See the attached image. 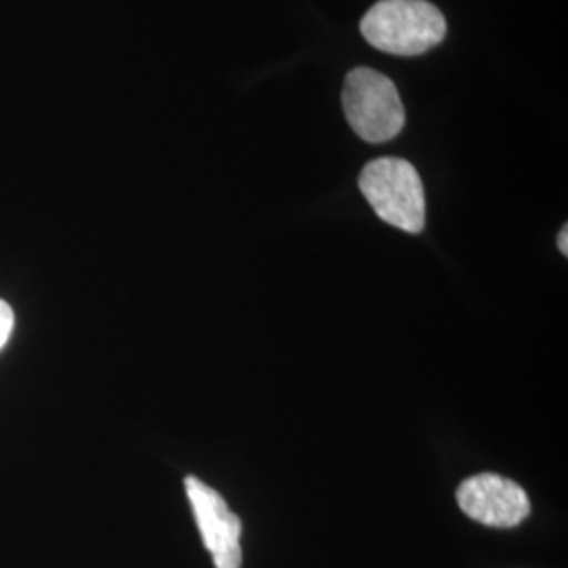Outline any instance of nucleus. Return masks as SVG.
I'll return each mask as SVG.
<instances>
[{"label":"nucleus","instance_id":"f257e3e1","mask_svg":"<svg viewBox=\"0 0 568 568\" xmlns=\"http://www.w3.org/2000/svg\"><path fill=\"white\" fill-rule=\"evenodd\" d=\"M361 32L375 49L413 58L447 37V20L427 0H379L361 21Z\"/></svg>","mask_w":568,"mask_h":568},{"label":"nucleus","instance_id":"f03ea898","mask_svg":"<svg viewBox=\"0 0 568 568\" xmlns=\"http://www.w3.org/2000/svg\"><path fill=\"white\" fill-rule=\"evenodd\" d=\"M358 185L371 209L386 224L408 234L424 232L426 192L417 169L408 161L377 159L363 169Z\"/></svg>","mask_w":568,"mask_h":568},{"label":"nucleus","instance_id":"7ed1b4c3","mask_svg":"<svg viewBox=\"0 0 568 568\" xmlns=\"http://www.w3.org/2000/svg\"><path fill=\"white\" fill-rule=\"evenodd\" d=\"M342 100L349 126L365 142H389L405 126V105L398 89L377 70L354 68L345 77Z\"/></svg>","mask_w":568,"mask_h":568},{"label":"nucleus","instance_id":"20e7f679","mask_svg":"<svg viewBox=\"0 0 568 568\" xmlns=\"http://www.w3.org/2000/svg\"><path fill=\"white\" fill-rule=\"evenodd\" d=\"M185 493L192 504L196 525L203 537L204 548L213 556L215 568L243 567V523L227 508L224 497L203 480L187 476Z\"/></svg>","mask_w":568,"mask_h":568},{"label":"nucleus","instance_id":"39448f33","mask_svg":"<svg viewBox=\"0 0 568 568\" xmlns=\"http://www.w3.org/2000/svg\"><path fill=\"white\" fill-rule=\"evenodd\" d=\"M457 504L485 527L514 528L530 514L527 490L499 474H476L457 488Z\"/></svg>","mask_w":568,"mask_h":568},{"label":"nucleus","instance_id":"423d86ee","mask_svg":"<svg viewBox=\"0 0 568 568\" xmlns=\"http://www.w3.org/2000/svg\"><path fill=\"white\" fill-rule=\"evenodd\" d=\"M13 323H16L13 310L9 307L7 302H2V300H0V349H2L4 344L9 342L11 331H13Z\"/></svg>","mask_w":568,"mask_h":568},{"label":"nucleus","instance_id":"0eeeda50","mask_svg":"<svg viewBox=\"0 0 568 568\" xmlns=\"http://www.w3.org/2000/svg\"><path fill=\"white\" fill-rule=\"evenodd\" d=\"M558 248L562 251V255H568V230L567 225L562 227V232L558 234Z\"/></svg>","mask_w":568,"mask_h":568}]
</instances>
